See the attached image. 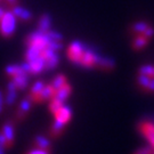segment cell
Returning a JSON list of instances; mask_svg holds the SVG:
<instances>
[{
    "instance_id": "obj_4",
    "label": "cell",
    "mask_w": 154,
    "mask_h": 154,
    "mask_svg": "<svg viewBox=\"0 0 154 154\" xmlns=\"http://www.w3.org/2000/svg\"><path fill=\"white\" fill-rule=\"evenodd\" d=\"M139 131L146 138V140L149 142V146L153 149L154 154V123L151 121H144L139 125Z\"/></svg>"
},
{
    "instance_id": "obj_2",
    "label": "cell",
    "mask_w": 154,
    "mask_h": 154,
    "mask_svg": "<svg viewBox=\"0 0 154 154\" xmlns=\"http://www.w3.org/2000/svg\"><path fill=\"white\" fill-rule=\"evenodd\" d=\"M50 38L47 35V33H44L41 31H34V32L30 33L26 39H25V44L28 47L33 46L35 48H38L41 53L44 51L47 47H49Z\"/></svg>"
},
{
    "instance_id": "obj_19",
    "label": "cell",
    "mask_w": 154,
    "mask_h": 154,
    "mask_svg": "<svg viewBox=\"0 0 154 154\" xmlns=\"http://www.w3.org/2000/svg\"><path fill=\"white\" fill-rule=\"evenodd\" d=\"M149 39H147L145 35L139 34V35H137L136 38L132 40V47L136 50L143 49V48H145V47L149 45Z\"/></svg>"
},
{
    "instance_id": "obj_12",
    "label": "cell",
    "mask_w": 154,
    "mask_h": 154,
    "mask_svg": "<svg viewBox=\"0 0 154 154\" xmlns=\"http://www.w3.org/2000/svg\"><path fill=\"white\" fill-rule=\"evenodd\" d=\"M30 65H31V74L37 75V74H40L44 70H46V60L41 55L35 61L31 62Z\"/></svg>"
},
{
    "instance_id": "obj_14",
    "label": "cell",
    "mask_w": 154,
    "mask_h": 154,
    "mask_svg": "<svg viewBox=\"0 0 154 154\" xmlns=\"http://www.w3.org/2000/svg\"><path fill=\"white\" fill-rule=\"evenodd\" d=\"M5 73L7 75L14 78V77H16V75L24 74V73H26V72L24 71V69L22 67V64H9V65L6 66Z\"/></svg>"
},
{
    "instance_id": "obj_17",
    "label": "cell",
    "mask_w": 154,
    "mask_h": 154,
    "mask_svg": "<svg viewBox=\"0 0 154 154\" xmlns=\"http://www.w3.org/2000/svg\"><path fill=\"white\" fill-rule=\"evenodd\" d=\"M40 56H41V51L38 48H35L33 46H30V47H28L26 51H25V61L31 63V62L35 61L37 58H39Z\"/></svg>"
},
{
    "instance_id": "obj_9",
    "label": "cell",
    "mask_w": 154,
    "mask_h": 154,
    "mask_svg": "<svg viewBox=\"0 0 154 154\" xmlns=\"http://www.w3.org/2000/svg\"><path fill=\"white\" fill-rule=\"evenodd\" d=\"M2 132L5 135L7 140V147H11L15 140V131H14V125L11 121H6L2 126Z\"/></svg>"
},
{
    "instance_id": "obj_27",
    "label": "cell",
    "mask_w": 154,
    "mask_h": 154,
    "mask_svg": "<svg viewBox=\"0 0 154 154\" xmlns=\"http://www.w3.org/2000/svg\"><path fill=\"white\" fill-rule=\"evenodd\" d=\"M152 80V78L149 77V75H144V74H138L137 81L139 83V86H142L143 88L147 89L149 88V85Z\"/></svg>"
},
{
    "instance_id": "obj_22",
    "label": "cell",
    "mask_w": 154,
    "mask_h": 154,
    "mask_svg": "<svg viewBox=\"0 0 154 154\" xmlns=\"http://www.w3.org/2000/svg\"><path fill=\"white\" fill-rule=\"evenodd\" d=\"M64 127H65L64 123H62V122L55 120L54 123H53V126H51V128H50V134H51V136L55 138L58 137L62 132H63V130H64Z\"/></svg>"
},
{
    "instance_id": "obj_8",
    "label": "cell",
    "mask_w": 154,
    "mask_h": 154,
    "mask_svg": "<svg viewBox=\"0 0 154 154\" xmlns=\"http://www.w3.org/2000/svg\"><path fill=\"white\" fill-rule=\"evenodd\" d=\"M17 86L15 85V82L11 80L8 85H7V94H6V99H5V103L6 105H8V106H11L15 103V100L17 98Z\"/></svg>"
},
{
    "instance_id": "obj_30",
    "label": "cell",
    "mask_w": 154,
    "mask_h": 154,
    "mask_svg": "<svg viewBox=\"0 0 154 154\" xmlns=\"http://www.w3.org/2000/svg\"><path fill=\"white\" fill-rule=\"evenodd\" d=\"M134 154H153V149L149 145V146H144V147L136 149V152Z\"/></svg>"
},
{
    "instance_id": "obj_29",
    "label": "cell",
    "mask_w": 154,
    "mask_h": 154,
    "mask_svg": "<svg viewBox=\"0 0 154 154\" xmlns=\"http://www.w3.org/2000/svg\"><path fill=\"white\" fill-rule=\"evenodd\" d=\"M55 54H56V50H54L53 48H50V47H47V48L41 53V55H42V57H44L46 61H47L48 58H50V57H53Z\"/></svg>"
},
{
    "instance_id": "obj_13",
    "label": "cell",
    "mask_w": 154,
    "mask_h": 154,
    "mask_svg": "<svg viewBox=\"0 0 154 154\" xmlns=\"http://www.w3.org/2000/svg\"><path fill=\"white\" fill-rule=\"evenodd\" d=\"M72 93V86L70 83H66L65 86H63L62 88H60L58 90H56V94H55V99H58V100H61V102H65L66 99L69 98V96L71 95Z\"/></svg>"
},
{
    "instance_id": "obj_16",
    "label": "cell",
    "mask_w": 154,
    "mask_h": 154,
    "mask_svg": "<svg viewBox=\"0 0 154 154\" xmlns=\"http://www.w3.org/2000/svg\"><path fill=\"white\" fill-rule=\"evenodd\" d=\"M11 80L15 82V85H16L17 88L20 89V90H24L29 86L28 73H24V74H21V75H16V77L11 78Z\"/></svg>"
},
{
    "instance_id": "obj_33",
    "label": "cell",
    "mask_w": 154,
    "mask_h": 154,
    "mask_svg": "<svg viewBox=\"0 0 154 154\" xmlns=\"http://www.w3.org/2000/svg\"><path fill=\"white\" fill-rule=\"evenodd\" d=\"M0 145H2V146L7 147V140H6V137L2 131H0Z\"/></svg>"
},
{
    "instance_id": "obj_5",
    "label": "cell",
    "mask_w": 154,
    "mask_h": 154,
    "mask_svg": "<svg viewBox=\"0 0 154 154\" xmlns=\"http://www.w3.org/2000/svg\"><path fill=\"white\" fill-rule=\"evenodd\" d=\"M56 89L51 86V85H47L38 95H34V96H30L34 103H42L46 100H49L55 97Z\"/></svg>"
},
{
    "instance_id": "obj_31",
    "label": "cell",
    "mask_w": 154,
    "mask_h": 154,
    "mask_svg": "<svg viewBox=\"0 0 154 154\" xmlns=\"http://www.w3.org/2000/svg\"><path fill=\"white\" fill-rule=\"evenodd\" d=\"M49 47L57 51V50H61L63 48V44H62V41H55V40H51L50 39Z\"/></svg>"
},
{
    "instance_id": "obj_15",
    "label": "cell",
    "mask_w": 154,
    "mask_h": 154,
    "mask_svg": "<svg viewBox=\"0 0 154 154\" xmlns=\"http://www.w3.org/2000/svg\"><path fill=\"white\" fill-rule=\"evenodd\" d=\"M33 144H34V146H35L37 149H47V151H49L50 146H51L49 139L46 137V136H42V135L35 136V137H34V142H33Z\"/></svg>"
},
{
    "instance_id": "obj_20",
    "label": "cell",
    "mask_w": 154,
    "mask_h": 154,
    "mask_svg": "<svg viewBox=\"0 0 154 154\" xmlns=\"http://www.w3.org/2000/svg\"><path fill=\"white\" fill-rule=\"evenodd\" d=\"M149 26H151V25H149V23L144 22V21H138V22H135L131 25V30L136 33L144 34V33L149 30Z\"/></svg>"
},
{
    "instance_id": "obj_37",
    "label": "cell",
    "mask_w": 154,
    "mask_h": 154,
    "mask_svg": "<svg viewBox=\"0 0 154 154\" xmlns=\"http://www.w3.org/2000/svg\"><path fill=\"white\" fill-rule=\"evenodd\" d=\"M5 13H6L5 9H4L2 7H0V20H1V18H2V16L5 15Z\"/></svg>"
},
{
    "instance_id": "obj_34",
    "label": "cell",
    "mask_w": 154,
    "mask_h": 154,
    "mask_svg": "<svg viewBox=\"0 0 154 154\" xmlns=\"http://www.w3.org/2000/svg\"><path fill=\"white\" fill-rule=\"evenodd\" d=\"M17 1H18V0H6L7 5L11 6V8H13V7H15V6H17Z\"/></svg>"
},
{
    "instance_id": "obj_6",
    "label": "cell",
    "mask_w": 154,
    "mask_h": 154,
    "mask_svg": "<svg viewBox=\"0 0 154 154\" xmlns=\"http://www.w3.org/2000/svg\"><path fill=\"white\" fill-rule=\"evenodd\" d=\"M32 102L33 100L30 96H28V97H25V98H23L21 100V103L18 105V111L16 113V119L18 121H21L22 119H24L26 116V114H28L30 109H31Z\"/></svg>"
},
{
    "instance_id": "obj_3",
    "label": "cell",
    "mask_w": 154,
    "mask_h": 154,
    "mask_svg": "<svg viewBox=\"0 0 154 154\" xmlns=\"http://www.w3.org/2000/svg\"><path fill=\"white\" fill-rule=\"evenodd\" d=\"M86 48H87V45L83 44L82 41H80V40L72 41L71 44L69 45V48H67V57H69V60L73 64L80 66V63H81V60H82V56L85 54Z\"/></svg>"
},
{
    "instance_id": "obj_18",
    "label": "cell",
    "mask_w": 154,
    "mask_h": 154,
    "mask_svg": "<svg viewBox=\"0 0 154 154\" xmlns=\"http://www.w3.org/2000/svg\"><path fill=\"white\" fill-rule=\"evenodd\" d=\"M98 67L103 69V70H106V71L113 70V69L116 67V61H114L112 57L102 56V58H100V62H99V64H98Z\"/></svg>"
},
{
    "instance_id": "obj_10",
    "label": "cell",
    "mask_w": 154,
    "mask_h": 154,
    "mask_svg": "<svg viewBox=\"0 0 154 154\" xmlns=\"http://www.w3.org/2000/svg\"><path fill=\"white\" fill-rule=\"evenodd\" d=\"M13 13H14V15L17 17V18H20V20H22V21H25V22H28V21H31L32 20V13L26 9V8H23L21 6H15V7H13L11 9Z\"/></svg>"
},
{
    "instance_id": "obj_25",
    "label": "cell",
    "mask_w": 154,
    "mask_h": 154,
    "mask_svg": "<svg viewBox=\"0 0 154 154\" xmlns=\"http://www.w3.org/2000/svg\"><path fill=\"white\" fill-rule=\"evenodd\" d=\"M63 105H64L63 102L58 100V99L53 98L51 99V102H50V104H49V111L53 113V114H56V113H57V112L63 107Z\"/></svg>"
},
{
    "instance_id": "obj_26",
    "label": "cell",
    "mask_w": 154,
    "mask_h": 154,
    "mask_svg": "<svg viewBox=\"0 0 154 154\" xmlns=\"http://www.w3.org/2000/svg\"><path fill=\"white\" fill-rule=\"evenodd\" d=\"M153 64H144L138 69V73L139 74H144V75H149L152 78L153 75Z\"/></svg>"
},
{
    "instance_id": "obj_1",
    "label": "cell",
    "mask_w": 154,
    "mask_h": 154,
    "mask_svg": "<svg viewBox=\"0 0 154 154\" xmlns=\"http://www.w3.org/2000/svg\"><path fill=\"white\" fill-rule=\"evenodd\" d=\"M16 20L11 11H7L2 18L0 20V34L4 38H11L16 31Z\"/></svg>"
},
{
    "instance_id": "obj_38",
    "label": "cell",
    "mask_w": 154,
    "mask_h": 154,
    "mask_svg": "<svg viewBox=\"0 0 154 154\" xmlns=\"http://www.w3.org/2000/svg\"><path fill=\"white\" fill-rule=\"evenodd\" d=\"M5 146H2V145H0V154H5V152H4V151H5Z\"/></svg>"
},
{
    "instance_id": "obj_35",
    "label": "cell",
    "mask_w": 154,
    "mask_h": 154,
    "mask_svg": "<svg viewBox=\"0 0 154 154\" xmlns=\"http://www.w3.org/2000/svg\"><path fill=\"white\" fill-rule=\"evenodd\" d=\"M2 107H4V97H2V91L0 90V113L2 112Z\"/></svg>"
},
{
    "instance_id": "obj_39",
    "label": "cell",
    "mask_w": 154,
    "mask_h": 154,
    "mask_svg": "<svg viewBox=\"0 0 154 154\" xmlns=\"http://www.w3.org/2000/svg\"><path fill=\"white\" fill-rule=\"evenodd\" d=\"M152 78H154V66H153V75H152Z\"/></svg>"
},
{
    "instance_id": "obj_32",
    "label": "cell",
    "mask_w": 154,
    "mask_h": 154,
    "mask_svg": "<svg viewBox=\"0 0 154 154\" xmlns=\"http://www.w3.org/2000/svg\"><path fill=\"white\" fill-rule=\"evenodd\" d=\"M25 154H49V151H47V149H31V151L26 152Z\"/></svg>"
},
{
    "instance_id": "obj_36",
    "label": "cell",
    "mask_w": 154,
    "mask_h": 154,
    "mask_svg": "<svg viewBox=\"0 0 154 154\" xmlns=\"http://www.w3.org/2000/svg\"><path fill=\"white\" fill-rule=\"evenodd\" d=\"M147 90H149V91H153V93H154V78H152V80H151V82H149Z\"/></svg>"
},
{
    "instance_id": "obj_11",
    "label": "cell",
    "mask_w": 154,
    "mask_h": 154,
    "mask_svg": "<svg viewBox=\"0 0 154 154\" xmlns=\"http://www.w3.org/2000/svg\"><path fill=\"white\" fill-rule=\"evenodd\" d=\"M50 28H51V16H50L49 14L45 13L39 18L38 30L44 33H47L50 30Z\"/></svg>"
},
{
    "instance_id": "obj_21",
    "label": "cell",
    "mask_w": 154,
    "mask_h": 154,
    "mask_svg": "<svg viewBox=\"0 0 154 154\" xmlns=\"http://www.w3.org/2000/svg\"><path fill=\"white\" fill-rule=\"evenodd\" d=\"M66 83H67V78L64 75V74H58V75H56L55 78H54V80L51 81V86L54 87V88L56 89V90H58L60 88H62L63 86H65Z\"/></svg>"
},
{
    "instance_id": "obj_24",
    "label": "cell",
    "mask_w": 154,
    "mask_h": 154,
    "mask_svg": "<svg viewBox=\"0 0 154 154\" xmlns=\"http://www.w3.org/2000/svg\"><path fill=\"white\" fill-rule=\"evenodd\" d=\"M46 87V85L42 80H38V81H35V82L33 83V86L31 87L30 89V96H34V95H38L42 89Z\"/></svg>"
},
{
    "instance_id": "obj_28",
    "label": "cell",
    "mask_w": 154,
    "mask_h": 154,
    "mask_svg": "<svg viewBox=\"0 0 154 154\" xmlns=\"http://www.w3.org/2000/svg\"><path fill=\"white\" fill-rule=\"evenodd\" d=\"M47 35L49 37L51 40H55V41H62L63 40V34L57 31H53V30H49L47 32Z\"/></svg>"
},
{
    "instance_id": "obj_23",
    "label": "cell",
    "mask_w": 154,
    "mask_h": 154,
    "mask_svg": "<svg viewBox=\"0 0 154 154\" xmlns=\"http://www.w3.org/2000/svg\"><path fill=\"white\" fill-rule=\"evenodd\" d=\"M60 60H61L60 56H58V54L56 53L53 57H50V58H48V60L46 61V70L50 71V70L56 69V67L58 66V64H60Z\"/></svg>"
},
{
    "instance_id": "obj_7",
    "label": "cell",
    "mask_w": 154,
    "mask_h": 154,
    "mask_svg": "<svg viewBox=\"0 0 154 154\" xmlns=\"http://www.w3.org/2000/svg\"><path fill=\"white\" fill-rule=\"evenodd\" d=\"M72 114H73V112H72L71 106L64 104L61 110L58 111L56 114H54V116H55V120L66 125V123L72 119Z\"/></svg>"
}]
</instances>
